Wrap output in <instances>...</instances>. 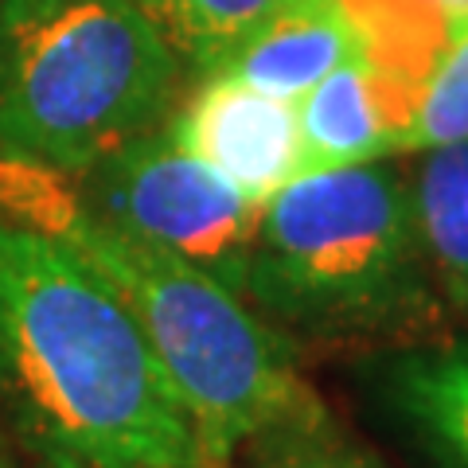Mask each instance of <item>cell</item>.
<instances>
[{"instance_id": "7c38bea8", "label": "cell", "mask_w": 468, "mask_h": 468, "mask_svg": "<svg viewBox=\"0 0 468 468\" xmlns=\"http://www.w3.org/2000/svg\"><path fill=\"white\" fill-rule=\"evenodd\" d=\"M192 75H215L285 0H141Z\"/></svg>"}, {"instance_id": "52a82bcc", "label": "cell", "mask_w": 468, "mask_h": 468, "mask_svg": "<svg viewBox=\"0 0 468 468\" xmlns=\"http://www.w3.org/2000/svg\"><path fill=\"white\" fill-rule=\"evenodd\" d=\"M351 55L356 39L335 0H285L215 75H230L270 98L301 101Z\"/></svg>"}, {"instance_id": "ba28073f", "label": "cell", "mask_w": 468, "mask_h": 468, "mask_svg": "<svg viewBox=\"0 0 468 468\" xmlns=\"http://www.w3.org/2000/svg\"><path fill=\"white\" fill-rule=\"evenodd\" d=\"M335 5L351 27L356 55L383 86L406 137L421 86L452 39L457 12L437 0H335Z\"/></svg>"}, {"instance_id": "5bb4252c", "label": "cell", "mask_w": 468, "mask_h": 468, "mask_svg": "<svg viewBox=\"0 0 468 468\" xmlns=\"http://www.w3.org/2000/svg\"><path fill=\"white\" fill-rule=\"evenodd\" d=\"M86 207L75 176L0 149V227H24L63 239Z\"/></svg>"}, {"instance_id": "277c9868", "label": "cell", "mask_w": 468, "mask_h": 468, "mask_svg": "<svg viewBox=\"0 0 468 468\" xmlns=\"http://www.w3.org/2000/svg\"><path fill=\"white\" fill-rule=\"evenodd\" d=\"M414 187L390 165L301 172L261 207L246 301L316 335L418 332L437 316Z\"/></svg>"}, {"instance_id": "e0dca14e", "label": "cell", "mask_w": 468, "mask_h": 468, "mask_svg": "<svg viewBox=\"0 0 468 468\" xmlns=\"http://www.w3.org/2000/svg\"><path fill=\"white\" fill-rule=\"evenodd\" d=\"M0 468H16V461H12V452H8L5 441H0Z\"/></svg>"}, {"instance_id": "30bf717a", "label": "cell", "mask_w": 468, "mask_h": 468, "mask_svg": "<svg viewBox=\"0 0 468 468\" xmlns=\"http://www.w3.org/2000/svg\"><path fill=\"white\" fill-rule=\"evenodd\" d=\"M390 410L441 468H468V340L414 347L383 375Z\"/></svg>"}, {"instance_id": "2e32d148", "label": "cell", "mask_w": 468, "mask_h": 468, "mask_svg": "<svg viewBox=\"0 0 468 468\" xmlns=\"http://www.w3.org/2000/svg\"><path fill=\"white\" fill-rule=\"evenodd\" d=\"M437 5H445L449 12H457V16H468V0H437Z\"/></svg>"}, {"instance_id": "3957f363", "label": "cell", "mask_w": 468, "mask_h": 468, "mask_svg": "<svg viewBox=\"0 0 468 468\" xmlns=\"http://www.w3.org/2000/svg\"><path fill=\"white\" fill-rule=\"evenodd\" d=\"M187 63L141 0H0V149L82 176L184 101Z\"/></svg>"}, {"instance_id": "7a4b0ae2", "label": "cell", "mask_w": 468, "mask_h": 468, "mask_svg": "<svg viewBox=\"0 0 468 468\" xmlns=\"http://www.w3.org/2000/svg\"><path fill=\"white\" fill-rule=\"evenodd\" d=\"M67 242L141 320L168 378L192 410L203 457L230 468L254 441H301L324 426L289 335L215 277L133 239L82 207Z\"/></svg>"}, {"instance_id": "4fadbf2b", "label": "cell", "mask_w": 468, "mask_h": 468, "mask_svg": "<svg viewBox=\"0 0 468 468\" xmlns=\"http://www.w3.org/2000/svg\"><path fill=\"white\" fill-rule=\"evenodd\" d=\"M468 144V16H457L445 55L418 94L399 153H433Z\"/></svg>"}, {"instance_id": "6da1fadb", "label": "cell", "mask_w": 468, "mask_h": 468, "mask_svg": "<svg viewBox=\"0 0 468 468\" xmlns=\"http://www.w3.org/2000/svg\"><path fill=\"white\" fill-rule=\"evenodd\" d=\"M0 410L39 468H211L122 292L24 227H0Z\"/></svg>"}, {"instance_id": "5b68a950", "label": "cell", "mask_w": 468, "mask_h": 468, "mask_svg": "<svg viewBox=\"0 0 468 468\" xmlns=\"http://www.w3.org/2000/svg\"><path fill=\"white\" fill-rule=\"evenodd\" d=\"M79 196L101 223L133 234L246 297L261 203L187 156L160 125L75 176Z\"/></svg>"}, {"instance_id": "9a60e30c", "label": "cell", "mask_w": 468, "mask_h": 468, "mask_svg": "<svg viewBox=\"0 0 468 468\" xmlns=\"http://www.w3.org/2000/svg\"><path fill=\"white\" fill-rule=\"evenodd\" d=\"M289 449L277 452L270 464L261 468H371L367 461H356L347 452H332V449H320L313 437H301V441H285Z\"/></svg>"}, {"instance_id": "9c48e42d", "label": "cell", "mask_w": 468, "mask_h": 468, "mask_svg": "<svg viewBox=\"0 0 468 468\" xmlns=\"http://www.w3.org/2000/svg\"><path fill=\"white\" fill-rule=\"evenodd\" d=\"M297 133L301 172H328L394 156L402 125L383 86L359 55H351L297 101Z\"/></svg>"}, {"instance_id": "8fae6325", "label": "cell", "mask_w": 468, "mask_h": 468, "mask_svg": "<svg viewBox=\"0 0 468 468\" xmlns=\"http://www.w3.org/2000/svg\"><path fill=\"white\" fill-rule=\"evenodd\" d=\"M410 187L433 282L449 309L468 316V144L433 149Z\"/></svg>"}, {"instance_id": "8992f818", "label": "cell", "mask_w": 468, "mask_h": 468, "mask_svg": "<svg viewBox=\"0 0 468 468\" xmlns=\"http://www.w3.org/2000/svg\"><path fill=\"white\" fill-rule=\"evenodd\" d=\"M165 129L187 156L261 207L301 176L297 101L270 98L230 75H203Z\"/></svg>"}]
</instances>
